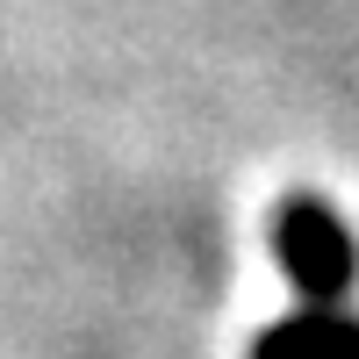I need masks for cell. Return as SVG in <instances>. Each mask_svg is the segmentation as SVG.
Instances as JSON below:
<instances>
[{
  "label": "cell",
  "mask_w": 359,
  "mask_h": 359,
  "mask_svg": "<svg viewBox=\"0 0 359 359\" xmlns=\"http://www.w3.org/2000/svg\"><path fill=\"white\" fill-rule=\"evenodd\" d=\"M252 359H359V309H294L252 338Z\"/></svg>",
  "instance_id": "cell-2"
},
{
  "label": "cell",
  "mask_w": 359,
  "mask_h": 359,
  "mask_svg": "<svg viewBox=\"0 0 359 359\" xmlns=\"http://www.w3.org/2000/svg\"><path fill=\"white\" fill-rule=\"evenodd\" d=\"M273 259L287 287L302 294V309H331V302H352L359 287V237L352 223L338 216L323 194H287L273 208Z\"/></svg>",
  "instance_id": "cell-1"
}]
</instances>
